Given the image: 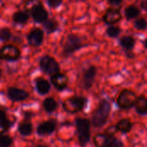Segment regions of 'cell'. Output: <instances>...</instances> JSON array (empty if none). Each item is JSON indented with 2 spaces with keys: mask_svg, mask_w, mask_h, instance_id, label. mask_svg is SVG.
Wrapping results in <instances>:
<instances>
[{
  "mask_svg": "<svg viewBox=\"0 0 147 147\" xmlns=\"http://www.w3.org/2000/svg\"><path fill=\"white\" fill-rule=\"evenodd\" d=\"M110 112H111L110 102L106 99H102L99 102L96 110L93 112L92 119H91L92 126L96 128L103 127L108 121Z\"/></svg>",
  "mask_w": 147,
  "mask_h": 147,
  "instance_id": "6da1fadb",
  "label": "cell"
},
{
  "mask_svg": "<svg viewBox=\"0 0 147 147\" xmlns=\"http://www.w3.org/2000/svg\"><path fill=\"white\" fill-rule=\"evenodd\" d=\"M75 123L79 145L82 147L85 146L90 140L91 123L88 119L85 118H78L76 119Z\"/></svg>",
  "mask_w": 147,
  "mask_h": 147,
  "instance_id": "7a4b0ae2",
  "label": "cell"
},
{
  "mask_svg": "<svg viewBox=\"0 0 147 147\" xmlns=\"http://www.w3.org/2000/svg\"><path fill=\"white\" fill-rule=\"evenodd\" d=\"M96 147H124L121 140L107 134H97L93 137Z\"/></svg>",
  "mask_w": 147,
  "mask_h": 147,
  "instance_id": "3957f363",
  "label": "cell"
},
{
  "mask_svg": "<svg viewBox=\"0 0 147 147\" xmlns=\"http://www.w3.org/2000/svg\"><path fill=\"white\" fill-rule=\"evenodd\" d=\"M87 99L83 96H71L63 102L64 109L71 114L82 111L87 104Z\"/></svg>",
  "mask_w": 147,
  "mask_h": 147,
  "instance_id": "277c9868",
  "label": "cell"
},
{
  "mask_svg": "<svg viewBox=\"0 0 147 147\" xmlns=\"http://www.w3.org/2000/svg\"><path fill=\"white\" fill-rule=\"evenodd\" d=\"M30 4L27 3L28 8L31 11L32 16L36 22H45L47 20V11L39 0H29Z\"/></svg>",
  "mask_w": 147,
  "mask_h": 147,
  "instance_id": "5b68a950",
  "label": "cell"
},
{
  "mask_svg": "<svg viewBox=\"0 0 147 147\" xmlns=\"http://www.w3.org/2000/svg\"><path fill=\"white\" fill-rule=\"evenodd\" d=\"M137 96L135 92H134L131 90H123L120 92L118 97H117V105L123 109H128L134 106Z\"/></svg>",
  "mask_w": 147,
  "mask_h": 147,
  "instance_id": "8992f818",
  "label": "cell"
},
{
  "mask_svg": "<svg viewBox=\"0 0 147 147\" xmlns=\"http://www.w3.org/2000/svg\"><path fill=\"white\" fill-rule=\"evenodd\" d=\"M40 66L43 71L49 75H53L59 72V65L58 62L48 55H45L40 59Z\"/></svg>",
  "mask_w": 147,
  "mask_h": 147,
  "instance_id": "52a82bcc",
  "label": "cell"
},
{
  "mask_svg": "<svg viewBox=\"0 0 147 147\" xmlns=\"http://www.w3.org/2000/svg\"><path fill=\"white\" fill-rule=\"evenodd\" d=\"M83 46L81 39L75 34H69L64 45V53L69 55L78 50Z\"/></svg>",
  "mask_w": 147,
  "mask_h": 147,
  "instance_id": "ba28073f",
  "label": "cell"
},
{
  "mask_svg": "<svg viewBox=\"0 0 147 147\" xmlns=\"http://www.w3.org/2000/svg\"><path fill=\"white\" fill-rule=\"evenodd\" d=\"M19 49L12 45L3 46L0 49V59L4 60H16L20 57Z\"/></svg>",
  "mask_w": 147,
  "mask_h": 147,
  "instance_id": "9c48e42d",
  "label": "cell"
},
{
  "mask_svg": "<svg viewBox=\"0 0 147 147\" xmlns=\"http://www.w3.org/2000/svg\"><path fill=\"white\" fill-rule=\"evenodd\" d=\"M96 75V68L93 65L90 66L84 72L82 78V87L85 90L90 89L93 85Z\"/></svg>",
  "mask_w": 147,
  "mask_h": 147,
  "instance_id": "30bf717a",
  "label": "cell"
},
{
  "mask_svg": "<svg viewBox=\"0 0 147 147\" xmlns=\"http://www.w3.org/2000/svg\"><path fill=\"white\" fill-rule=\"evenodd\" d=\"M51 81L53 83V84L54 85V87L58 90H63L65 89L69 82V78L65 74L63 73H56L52 75L51 77Z\"/></svg>",
  "mask_w": 147,
  "mask_h": 147,
  "instance_id": "8fae6325",
  "label": "cell"
},
{
  "mask_svg": "<svg viewBox=\"0 0 147 147\" xmlns=\"http://www.w3.org/2000/svg\"><path fill=\"white\" fill-rule=\"evenodd\" d=\"M43 38H44L43 31L40 28L33 29L28 35V40L29 44L34 47L40 46L43 41Z\"/></svg>",
  "mask_w": 147,
  "mask_h": 147,
  "instance_id": "7c38bea8",
  "label": "cell"
},
{
  "mask_svg": "<svg viewBox=\"0 0 147 147\" xmlns=\"http://www.w3.org/2000/svg\"><path fill=\"white\" fill-rule=\"evenodd\" d=\"M121 19V11L119 9H114V8L109 9L103 16L104 22L109 24H113V23L118 22Z\"/></svg>",
  "mask_w": 147,
  "mask_h": 147,
  "instance_id": "4fadbf2b",
  "label": "cell"
},
{
  "mask_svg": "<svg viewBox=\"0 0 147 147\" xmlns=\"http://www.w3.org/2000/svg\"><path fill=\"white\" fill-rule=\"evenodd\" d=\"M8 96L12 101L20 102V101L25 100L28 96V93L23 90L11 87L8 90Z\"/></svg>",
  "mask_w": 147,
  "mask_h": 147,
  "instance_id": "5bb4252c",
  "label": "cell"
},
{
  "mask_svg": "<svg viewBox=\"0 0 147 147\" xmlns=\"http://www.w3.org/2000/svg\"><path fill=\"white\" fill-rule=\"evenodd\" d=\"M56 128V124L53 121H48L41 123L37 129V132L40 135H47L52 134Z\"/></svg>",
  "mask_w": 147,
  "mask_h": 147,
  "instance_id": "9a60e30c",
  "label": "cell"
},
{
  "mask_svg": "<svg viewBox=\"0 0 147 147\" xmlns=\"http://www.w3.org/2000/svg\"><path fill=\"white\" fill-rule=\"evenodd\" d=\"M137 113L140 115H147V97L145 96H140L137 98L134 104Z\"/></svg>",
  "mask_w": 147,
  "mask_h": 147,
  "instance_id": "2e32d148",
  "label": "cell"
},
{
  "mask_svg": "<svg viewBox=\"0 0 147 147\" xmlns=\"http://www.w3.org/2000/svg\"><path fill=\"white\" fill-rule=\"evenodd\" d=\"M115 127L117 131L123 133V134H127L132 130L133 123L129 119H122L119 122H117V124L115 125Z\"/></svg>",
  "mask_w": 147,
  "mask_h": 147,
  "instance_id": "e0dca14e",
  "label": "cell"
},
{
  "mask_svg": "<svg viewBox=\"0 0 147 147\" xmlns=\"http://www.w3.org/2000/svg\"><path fill=\"white\" fill-rule=\"evenodd\" d=\"M36 88L40 94L45 95L50 90V84L44 78H38L36 80Z\"/></svg>",
  "mask_w": 147,
  "mask_h": 147,
  "instance_id": "ac0fdd59",
  "label": "cell"
},
{
  "mask_svg": "<svg viewBox=\"0 0 147 147\" xmlns=\"http://www.w3.org/2000/svg\"><path fill=\"white\" fill-rule=\"evenodd\" d=\"M140 15V9L135 5H129L125 9V16L127 19H134L136 18Z\"/></svg>",
  "mask_w": 147,
  "mask_h": 147,
  "instance_id": "d6986e66",
  "label": "cell"
},
{
  "mask_svg": "<svg viewBox=\"0 0 147 147\" xmlns=\"http://www.w3.org/2000/svg\"><path fill=\"white\" fill-rule=\"evenodd\" d=\"M120 43H121V47H124L125 49L131 50L135 45V40L132 36H123L121 39Z\"/></svg>",
  "mask_w": 147,
  "mask_h": 147,
  "instance_id": "ffe728a7",
  "label": "cell"
},
{
  "mask_svg": "<svg viewBox=\"0 0 147 147\" xmlns=\"http://www.w3.org/2000/svg\"><path fill=\"white\" fill-rule=\"evenodd\" d=\"M28 20V16L24 11H17L13 16V21L16 23L23 24V23L27 22Z\"/></svg>",
  "mask_w": 147,
  "mask_h": 147,
  "instance_id": "44dd1931",
  "label": "cell"
},
{
  "mask_svg": "<svg viewBox=\"0 0 147 147\" xmlns=\"http://www.w3.org/2000/svg\"><path fill=\"white\" fill-rule=\"evenodd\" d=\"M43 106H44V109L47 112H53L57 107H58V104H57V102L53 99V98H47L45 99L44 102H43Z\"/></svg>",
  "mask_w": 147,
  "mask_h": 147,
  "instance_id": "7402d4cb",
  "label": "cell"
},
{
  "mask_svg": "<svg viewBox=\"0 0 147 147\" xmlns=\"http://www.w3.org/2000/svg\"><path fill=\"white\" fill-rule=\"evenodd\" d=\"M44 27H45L46 30L47 31V33H53L58 29L59 24L55 20L51 19V20H47L44 22Z\"/></svg>",
  "mask_w": 147,
  "mask_h": 147,
  "instance_id": "603a6c76",
  "label": "cell"
},
{
  "mask_svg": "<svg viewBox=\"0 0 147 147\" xmlns=\"http://www.w3.org/2000/svg\"><path fill=\"white\" fill-rule=\"evenodd\" d=\"M32 125L30 123H28V122H25V123H22L20 126H19V132L22 135H29L31 133H32Z\"/></svg>",
  "mask_w": 147,
  "mask_h": 147,
  "instance_id": "cb8c5ba5",
  "label": "cell"
},
{
  "mask_svg": "<svg viewBox=\"0 0 147 147\" xmlns=\"http://www.w3.org/2000/svg\"><path fill=\"white\" fill-rule=\"evenodd\" d=\"M12 139L8 135H3L0 137V147H9L12 144Z\"/></svg>",
  "mask_w": 147,
  "mask_h": 147,
  "instance_id": "d4e9b609",
  "label": "cell"
},
{
  "mask_svg": "<svg viewBox=\"0 0 147 147\" xmlns=\"http://www.w3.org/2000/svg\"><path fill=\"white\" fill-rule=\"evenodd\" d=\"M134 26L138 30H145L147 28V22L144 18L137 19L134 22Z\"/></svg>",
  "mask_w": 147,
  "mask_h": 147,
  "instance_id": "484cf974",
  "label": "cell"
},
{
  "mask_svg": "<svg viewBox=\"0 0 147 147\" xmlns=\"http://www.w3.org/2000/svg\"><path fill=\"white\" fill-rule=\"evenodd\" d=\"M120 33H121L120 28L115 26H110L107 29V34L109 37H117Z\"/></svg>",
  "mask_w": 147,
  "mask_h": 147,
  "instance_id": "4316f807",
  "label": "cell"
},
{
  "mask_svg": "<svg viewBox=\"0 0 147 147\" xmlns=\"http://www.w3.org/2000/svg\"><path fill=\"white\" fill-rule=\"evenodd\" d=\"M10 36H11V33H10V31L9 29L3 28V29L0 30V40L6 41L10 38Z\"/></svg>",
  "mask_w": 147,
  "mask_h": 147,
  "instance_id": "83f0119b",
  "label": "cell"
},
{
  "mask_svg": "<svg viewBox=\"0 0 147 147\" xmlns=\"http://www.w3.org/2000/svg\"><path fill=\"white\" fill-rule=\"evenodd\" d=\"M62 3V0H48V4L52 8H57Z\"/></svg>",
  "mask_w": 147,
  "mask_h": 147,
  "instance_id": "f1b7e54d",
  "label": "cell"
},
{
  "mask_svg": "<svg viewBox=\"0 0 147 147\" xmlns=\"http://www.w3.org/2000/svg\"><path fill=\"white\" fill-rule=\"evenodd\" d=\"M116 127L115 126H110L109 127H108V129L105 131V134H109V135H111V136H115V134L116 132Z\"/></svg>",
  "mask_w": 147,
  "mask_h": 147,
  "instance_id": "f546056e",
  "label": "cell"
},
{
  "mask_svg": "<svg viewBox=\"0 0 147 147\" xmlns=\"http://www.w3.org/2000/svg\"><path fill=\"white\" fill-rule=\"evenodd\" d=\"M3 123H9V121L7 120L5 113L0 110V124H3Z\"/></svg>",
  "mask_w": 147,
  "mask_h": 147,
  "instance_id": "4dcf8cb0",
  "label": "cell"
},
{
  "mask_svg": "<svg viewBox=\"0 0 147 147\" xmlns=\"http://www.w3.org/2000/svg\"><path fill=\"white\" fill-rule=\"evenodd\" d=\"M9 123L0 124V134H2L3 133H4L5 131H7L9 129Z\"/></svg>",
  "mask_w": 147,
  "mask_h": 147,
  "instance_id": "1f68e13d",
  "label": "cell"
},
{
  "mask_svg": "<svg viewBox=\"0 0 147 147\" xmlns=\"http://www.w3.org/2000/svg\"><path fill=\"white\" fill-rule=\"evenodd\" d=\"M123 0H109V3L113 4V5H119L120 3H122Z\"/></svg>",
  "mask_w": 147,
  "mask_h": 147,
  "instance_id": "d6a6232c",
  "label": "cell"
},
{
  "mask_svg": "<svg viewBox=\"0 0 147 147\" xmlns=\"http://www.w3.org/2000/svg\"><path fill=\"white\" fill-rule=\"evenodd\" d=\"M141 6L146 9L147 11V0H145V1H143L142 2V3H141Z\"/></svg>",
  "mask_w": 147,
  "mask_h": 147,
  "instance_id": "836d02e7",
  "label": "cell"
},
{
  "mask_svg": "<svg viewBox=\"0 0 147 147\" xmlns=\"http://www.w3.org/2000/svg\"><path fill=\"white\" fill-rule=\"evenodd\" d=\"M36 147H47V146H43V145H39V146H37Z\"/></svg>",
  "mask_w": 147,
  "mask_h": 147,
  "instance_id": "e575fe53",
  "label": "cell"
},
{
  "mask_svg": "<svg viewBox=\"0 0 147 147\" xmlns=\"http://www.w3.org/2000/svg\"><path fill=\"white\" fill-rule=\"evenodd\" d=\"M145 47H146V48L147 49V39L146 40V41H145Z\"/></svg>",
  "mask_w": 147,
  "mask_h": 147,
  "instance_id": "d590c367",
  "label": "cell"
},
{
  "mask_svg": "<svg viewBox=\"0 0 147 147\" xmlns=\"http://www.w3.org/2000/svg\"><path fill=\"white\" fill-rule=\"evenodd\" d=\"M0 78H1V70H0Z\"/></svg>",
  "mask_w": 147,
  "mask_h": 147,
  "instance_id": "8d00e7d4",
  "label": "cell"
}]
</instances>
